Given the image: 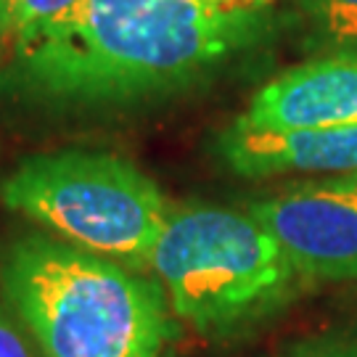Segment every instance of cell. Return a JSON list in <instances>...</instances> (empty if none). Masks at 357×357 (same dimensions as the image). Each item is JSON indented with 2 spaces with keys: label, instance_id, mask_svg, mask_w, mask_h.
Returning <instances> with one entry per match:
<instances>
[{
  "label": "cell",
  "instance_id": "13",
  "mask_svg": "<svg viewBox=\"0 0 357 357\" xmlns=\"http://www.w3.org/2000/svg\"><path fill=\"white\" fill-rule=\"evenodd\" d=\"M159 357H178V355H175V349H172V347H167V349Z\"/></svg>",
  "mask_w": 357,
  "mask_h": 357
},
{
  "label": "cell",
  "instance_id": "6",
  "mask_svg": "<svg viewBox=\"0 0 357 357\" xmlns=\"http://www.w3.org/2000/svg\"><path fill=\"white\" fill-rule=\"evenodd\" d=\"M238 122L262 132L357 125V53H328L273 77Z\"/></svg>",
  "mask_w": 357,
  "mask_h": 357
},
{
  "label": "cell",
  "instance_id": "11",
  "mask_svg": "<svg viewBox=\"0 0 357 357\" xmlns=\"http://www.w3.org/2000/svg\"><path fill=\"white\" fill-rule=\"evenodd\" d=\"M35 342L26 333L24 326H19L16 318L0 305V357H38Z\"/></svg>",
  "mask_w": 357,
  "mask_h": 357
},
{
  "label": "cell",
  "instance_id": "5",
  "mask_svg": "<svg viewBox=\"0 0 357 357\" xmlns=\"http://www.w3.org/2000/svg\"><path fill=\"white\" fill-rule=\"evenodd\" d=\"M305 281H357V175L307 180L252 202Z\"/></svg>",
  "mask_w": 357,
  "mask_h": 357
},
{
  "label": "cell",
  "instance_id": "3",
  "mask_svg": "<svg viewBox=\"0 0 357 357\" xmlns=\"http://www.w3.org/2000/svg\"><path fill=\"white\" fill-rule=\"evenodd\" d=\"M149 268L175 318L206 339H238L281 315L302 291L281 243L249 212L169 209Z\"/></svg>",
  "mask_w": 357,
  "mask_h": 357
},
{
  "label": "cell",
  "instance_id": "12",
  "mask_svg": "<svg viewBox=\"0 0 357 357\" xmlns=\"http://www.w3.org/2000/svg\"><path fill=\"white\" fill-rule=\"evenodd\" d=\"M199 3H209V6H270L273 0H199Z\"/></svg>",
  "mask_w": 357,
  "mask_h": 357
},
{
  "label": "cell",
  "instance_id": "4",
  "mask_svg": "<svg viewBox=\"0 0 357 357\" xmlns=\"http://www.w3.org/2000/svg\"><path fill=\"white\" fill-rule=\"evenodd\" d=\"M3 204L93 255L149 265L167 222L159 185L138 167L103 151L40 153L0 185Z\"/></svg>",
  "mask_w": 357,
  "mask_h": 357
},
{
  "label": "cell",
  "instance_id": "1",
  "mask_svg": "<svg viewBox=\"0 0 357 357\" xmlns=\"http://www.w3.org/2000/svg\"><path fill=\"white\" fill-rule=\"evenodd\" d=\"M270 6L199 0H79L11 38L0 90L48 109L165 98L268 38Z\"/></svg>",
  "mask_w": 357,
  "mask_h": 357
},
{
  "label": "cell",
  "instance_id": "8",
  "mask_svg": "<svg viewBox=\"0 0 357 357\" xmlns=\"http://www.w3.org/2000/svg\"><path fill=\"white\" fill-rule=\"evenodd\" d=\"M312 38L331 53H357V0H294Z\"/></svg>",
  "mask_w": 357,
  "mask_h": 357
},
{
  "label": "cell",
  "instance_id": "10",
  "mask_svg": "<svg viewBox=\"0 0 357 357\" xmlns=\"http://www.w3.org/2000/svg\"><path fill=\"white\" fill-rule=\"evenodd\" d=\"M281 357H357V333L326 331L289 344Z\"/></svg>",
  "mask_w": 357,
  "mask_h": 357
},
{
  "label": "cell",
  "instance_id": "2",
  "mask_svg": "<svg viewBox=\"0 0 357 357\" xmlns=\"http://www.w3.org/2000/svg\"><path fill=\"white\" fill-rule=\"evenodd\" d=\"M0 286L40 357H159L178 336L162 283L72 243L16 241Z\"/></svg>",
  "mask_w": 357,
  "mask_h": 357
},
{
  "label": "cell",
  "instance_id": "7",
  "mask_svg": "<svg viewBox=\"0 0 357 357\" xmlns=\"http://www.w3.org/2000/svg\"><path fill=\"white\" fill-rule=\"evenodd\" d=\"M215 151L238 178L357 175V125L262 132L233 119L217 135Z\"/></svg>",
  "mask_w": 357,
  "mask_h": 357
},
{
  "label": "cell",
  "instance_id": "9",
  "mask_svg": "<svg viewBox=\"0 0 357 357\" xmlns=\"http://www.w3.org/2000/svg\"><path fill=\"white\" fill-rule=\"evenodd\" d=\"M79 0H0V35L16 38L24 29L75 8Z\"/></svg>",
  "mask_w": 357,
  "mask_h": 357
}]
</instances>
